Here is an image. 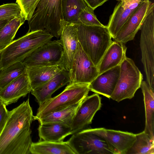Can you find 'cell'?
Returning a JSON list of instances; mask_svg holds the SVG:
<instances>
[{
  "label": "cell",
  "mask_w": 154,
  "mask_h": 154,
  "mask_svg": "<svg viewBox=\"0 0 154 154\" xmlns=\"http://www.w3.org/2000/svg\"><path fill=\"white\" fill-rule=\"evenodd\" d=\"M33 116L29 98L8 111L0 125V154H30Z\"/></svg>",
  "instance_id": "obj_1"
},
{
  "label": "cell",
  "mask_w": 154,
  "mask_h": 154,
  "mask_svg": "<svg viewBox=\"0 0 154 154\" xmlns=\"http://www.w3.org/2000/svg\"><path fill=\"white\" fill-rule=\"evenodd\" d=\"M53 36L45 29L29 31L0 51V70L23 60Z\"/></svg>",
  "instance_id": "obj_2"
},
{
  "label": "cell",
  "mask_w": 154,
  "mask_h": 154,
  "mask_svg": "<svg viewBox=\"0 0 154 154\" xmlns=\"http://www.w3.org/2000/svg\"><path fill=\"white\" fill-rule=\"evenodd\" d=\"M78 41L97 67L113 41L107 26L74 24Z\"/></svg>",
  "instance_id": "obj_3"
},
{
  "label": "cell",
  "mask_w": 154,
  "mask_h": 154,
  "mask_svg": "<svg viewBox=\"0 0 154 154\" xmlns=\"http://www.w3.org/2000/svg\"><path fill=\"white\" fill-rule=\"evenodd\" d=\"M62 0H40L31 18L29 31L45 29L53 36L60 37L64 22Z\"/></svg>",
  "instance_id": "obj_4"
},
{
  "label": "cell",
  "mask_w": 154,
  "mask_h": 154,
  "mask_svg": "<svg viewBox=\"0 0 154 154\" xmlns=\"http://www.w3.org/2000/svg\"><path fill=\"white\" fill-rule=\"evenodd\" d=\"M89 84L69 83L61 93L39 106L36 115L33 116V120L81 103L90 91Z\"/></svg>",
  "instance_id": "obj_5"
},
{
  "label": "cell",
  "mask_w": 154,
  "mask_h": 154,
  "mask_svg": "<svg viewBox=\"0 0 154 154\" xmlns=\"http://www.w3.org/2000/svg\"><path fill=\"white\" fill-rule=\"evenodd\" d=\"M120 66L119 77L110 97L118 102L132 98L143 79L142 74L131 59L126 57Z\"/></svg>",
  "instance_id": "obj_6"
},
{
  "label": "cell",
  "mask_w": 154,
  "mask_h": 154,
  "mask_svg": "<svg viewBox=\"0 0 154 154\" xmlns=\"http://www.w3.org/2000/svg\"><path fill=\"white\" fill-rule=\"evenodd\" d=\"M140 47L141 61L147 82L154 90V12L151 11L146 17L140 29Z\"/></svg>",
  "instance_id": "obj_7"
},
{
  "label": "cell",
  "mask_w": 154,
  "mask_h": 154,
  "mask_svg": "<svg viewBox=\"0 0 154 154\" xmlns=\"http://www.w3.org/2000/svg\"><path fill=\"white\" fill-rule=\"evenodd\" d=\"M72 134L67 142L75 154H113L103 139L86 129Z\"/></svg>",
  "instance_id": "obj_8"
},
{
  "label": "cell",
  "mask_w": 154,
  "mask_h": 154,
  "mask_svg": "<svg viewBox=\"0 0 154 154\" xmlns=\"http://www.w3.org/2000/svg\"><path fill=\"white\" fill-rule=\"evenodd\" d=\"M69 72V83L89 84L98 75L97 67L85 52L78 42Z\"/></svg>",
  "instance_id": "obj_9"
},
{
  "label": "cell",
  "mask_w": 154,
  "mask_h": 154,
  "mask_svg": "<svg viewBox=\"0 0 154 154\" xmlns=\"http://www.w3.org/2000/svg\"><path fill=\"white\" fill-rule=\"evenodd\" d=\"M63 54L62 47L54 40L40 47L23 61L27 67L36 66H59Z\"/></svg>",
  "instance_id": "obj_10"
},
{
  "label": "cell",
  "mask_w": 154,
  "mask_h": 154,
  "mask_svg": "<svg viewBox=\"0 0 154 154\" xmlns=\"http://www.w3.org/2000/svg\"><path fill=\"white\" fill-rule=\"evenodd\" d=\"M154 10V4L149 0H142L123 26L114 40L125 44L133 40L145 18Z\"/></svg>",
  "instance_id": "obj_11"
},
{
  "label": "cell",
  "mask_w": 154,
  "mask_h": 154,
  "mask_svg": "<svg viewBox=\"0 0 154 154\" xmlns=\"http://www.w3.org/2000/svg\"><path fill=\"white\" fill-rule=\"evenodd\" d=\"M86 129L103 139L113 154H126L136 139L135 134L128 132L104 128Z\"/></svg>",
  "instance_id": "obj_12"
},
{
  "label": "cell",
  "mask_w": 154,
  "mask_h": 154,
  "mask_svg": "<svg viewBox=\"0 0 154 154\" xmlns=\"http://www.w3.org/2000/svg\"><path fill=\"white\" fill-rule=\"evenodd\" d=\"M101 106V98L97 93L88 96L81 102L70 125L72 134L84 129L91 124L94 116Z\"/></svg>",
  "instance_id": "obj_13"
},
{
  "label": "cell",
  "mask_w": 154,
  "mask_h": 154,
  "mask_svg": "<svg viewBox=\"0 0 154 154\" xmlns=\"http://www.w3.org/2000/svg\"><path fill=\"white\" fill-rule=\"evenodd\" d=\"M57 40L63 49L62 59L59 66L69 72L79 42L74 24L64 22L60 39Z\"/></svg>",
  "instance_id": "obj_14"
},
{
  "label": "cell",
  "mask_w": 154,
  "mask_h": 154,
  "mask_svg": "<svg viewBox=\"0 0 154 154\" xmlns=\"http://www.w3.org/2000/svg\"><path fill=\"white\" fill-rule=\"evenodd\" d=\"M143 0H121L115 6L107 26L114 39L128 18Z\"/></svg>",
  "instance_id": "obj_15"
},
{
  "label": "cell",
  "mask_w": 154,
  "mask_h": 154,
  "mask_svg": "<svg viewBox=\"0 0 154 154\" xmlns=\"http://www.w3.org/2000/svg\"><path fill=\"white\" fill-rule=\"evenodd\" d=\"M32 90L27 72L19 75L0 90V100L6 106L17 101Z\"/></svg>",
  "instance_id": "obj_16"
},
{
  "label": "cell",
  "mask_w": 154,
  "mask_h": 154,
  "mask_svg": "<svg viewBox=\"0 0 154 154\" xmlns=\"http://www.w3.org/2000/svg\"><path fill=\"white\" fill-rule=\"evenodd\" d=\"M120 73L119 65L98 75L89 84L90 91L110 98L115 88Z\"/></svg>",
  "instance_id": "obj_17"
},
{
  "label": "cell",
  "mask_w": 154,
  "mask_h": 154,
  "mask_svg": "<svg viewBox=\"0 0 154 154\" xmlns=\"http://www.w3.org/2000/svg\"><path fill=\"white\" fill-rule=\"evenodd\" d=\"M70 82L69 72L62 69L49 81L32 90L31 93L40 106L51 98L56 91Z\"/></svg>",
  "instance_id": "obj_18"
},
{
  "label": "cell",
  "mask_w": 154,
  "mask_h": 154,
  "mask_svg": "<svg viewBox=\"0 0 154 154\" xmlns=\"http://www.w3.org/2000/svg\"><path fill=\"white\" fill-rule=\"evenodd\" d=\"M125 44L113 41L97 66L98 75L120 65L126 57L127 47Z\"/></svg>",
  "instance_id": "obj_19"
},
{
  "label": "cell",
  "mask_w": 154,
  "mask_h": 154,
  "mask_svg": "<svg viewBox=\"0 0 154 154\" xmlns=\"http://www.w3.org/2000/svg\"><path fill=\"white\" fill-rule=\"evenodd\" d=\"M38 130L40 140L61 142L67 136L72 134L70 126L63 123L39 124Z\"/></svg>",
  "instance_id": "obj_20"
},
{
  "label": "cell",
  "mask_w": 154,
  "mask_h": 154,
  "mask_svg": "<svg viewBox=\"0 0 154 154\" xmlns=\"http://www.w3.org/2000/svg\"><path fill=\"white\" fill-rule=\"evenodd\" d=\"M140 88L143 96L145 113L143 131L154 140V90L145 81H142Z\"/></svg>",
  "instance_id": "obj_21"
},
{
  "label": "cell",
  "mask_w": 154,
  "mask_h": 154,
  "mask_svg": "<svg viewBox=\"0 0 154 154\" xmlns=\"http://www.w3.org/2000/svg\"><path fill=\"white\" fill-rule=\"evenodd\" d=\"M62 69L57 66L27 67L26 72L32 90L49 81Z\"/></svg>",
  "instance_id": "obj_22"
},
{
  "label": "cell",
  "mask_w": 154,
  "mask_h": 154,
  "mask_svg": "<svg viewBox=\"0 0 154 154\" xmlns=\"http://www.w3.org/2000/svg\"><path fill=\"white\" fill-rule=\"evenodd\" d=\"M29 151L32 154H75L67 141L55 142L40 140L32 142Z\"/></svg>",
  "instance_id": "obj_23"
},
{
  "label": "cell",
  "mask_w": 154,
  "mask_h": 154,
  "mask_svg": "<svg viewBox=\"0 0 154 154\" xmlns=\"http://www.w3.org/2000/svg\"><path fill=\"white\" fill-rule=\"evenodd\" d=\"M87 6L84 0H62V13L63 21L74 24L79 23L80 14Z\"/></svg>",
  "instance_id": "obj_24"
},
{
  "label": "cell",
  "mask_w": 154,
  "mask_h": 154,
  "mask_svg": "<svg viewBox=\"0 0 154 154\" xmlns=\"http://www.w3.org/2000/svg\"><path fill=\"white\" fill-rule=\"evenodd\" d=\"M80 103L50 113L36 120L39 124L57 122L65 124L70 126L73 118Z\"/></svg>",
  "instance_id": "obj_25"
},
{
  "label": "cell",
  "mask_w": 154,
  "mask_h": 154,
  "mask_svg": "<svg viewBox=\"0 0 154 154\" xmlns=\"http://www.w3.org/2000/svg\"><path fill=\"white\" fill-rule=\"evenodd\" d=\"M26 20L24 18L11 19L0 31V51L11 44L18 29Z\"/></svg>",
  "instance_id": "obj_26"
},
{
  "label": "cell",
  "mask_w": 154,
  "mask_h": 154,
  "mask_svg": "<svg viewBox=\"0 0 154 154\" xmlns=\"http://www.w3.org/2000/svg\"><path fill=\"white\" fill-rule=\"evenodd\" d=\"M135 135V140L126 154H154V140L144 131Z\"/></svg>",
  "instance_id": "obj_27"
},
{
  "label": "cell",
  "mask_w": 154,
  "mask_h": 154,
  "mask_svg": "<svg viewBox=\"0 0 154 154\" xmlns=\"http://www.w3.org/2000/svg\"><path fill=\"white\" fill-rule=\"evenodd\" d=\"M27 68L23 62H20L0 70V90L19 75L26 72Z\"/></svg>",
  "instance_id": "obj_28"
},
{
  "label": "cell",
  "mask_w": 154,
  "mask_h": 154,
  "mask_svg": "<svg viewBox=\"0 0 154 154\" xmlns=\"http://www.w3.org/2000/svg\"><path fill=\"white\" fill-rule=\"evenodd\" d=\"M14 17L24 18L20 6L17 3H7L0 5V20Z\"/></svg>",
  "instance_id": "obj_29"
},
{
  "label": "cell",
  "mask_w": 154,
  "mask_h": 154,
  "mask_svg": "<svg viewBox=\"0 0 154 154\" xmlns=\"http://www.w3.org/2000/svg\"><path fill=\"white\" fill-rule=\"evenodd\" d=\"M79 19V22L87 26H104L97 19L94 13V10L88 6L80 13Z\"/></svg>",
  "instance_id": "obj_30"
},
{
  "label": "cell",
  "mask_w": 154,
  "mask_h": 154,
  "mask_svg": "<svg viewBox=\"0 0 154 154\" xmlns=\"http://www.w3.org/2000/svg\"><path fill=\"white\" fill-rule=\"evenodd\" d=\"M40 0H16L20 6L26 20L29 21Z\"/></svg>",
  "instance_id": "obj_31"
},
{
  "label": "cell",
  "mask_w": 154,
  "mask_h": 154,
  "mask_svg": "<svg viewBox=\"0 0 154 154\" xmlns=\"http://www.w3.org/2000/svg\"><path fill=\"white\" fill-rule=\"evenodd\" d=\"M108 0H84L87 5L94 10Z\"/></svg>",
  "instance_id": "obj_32"
},
{
  "label": "cell",
  "mask_w": 154,
  "mask_h": 154,
  "mask_svg": "<svg viewBox=\"0 0 154 154\" xmlns=\"http://www.w3.org/2000/svg\"><path fill=\"white\" fill-rule=\"evenodd\" d=\"M6 106L1 101L0 103V125L7 118L9 111Z\"/></svg>",
  "instance_id": "obj_33"
},
{
  "label": "cell",
  "mask_w": 154,
  "mask_h": 154,
  "mask_svg": "<svg viewBox=\"0 0 154 154\" xmlns=\"http://www.w3.org/2000/svg\"><path fill=\"white\" fill-rule=\"evenodd\" d=\"M11 19L0 20V31Z\"/></svg>",
  "instance_id": "obj_34"
},
{
  "label": "cell",
  "mask_w": 154,
  "mask_h": 154,
  "mask_svg": "<svg viewBox=\"0 0 154 154\" xmlns=\"http://www.w3.org/2000/svg\"><path fill=\"white\" fill-rule=\"evenodd\" d=\"M117 0V1H120V0Z\"/></svg>",
  "instance_id": "obj_35"
},
{
  "label": "cell",
  "mask_w": 154,
  "mask_h": 154,
  "mask_svg": "<svg viewBox=\"0 0 154 154\" xmlns=\"http://www.w3.org/2000/svg\"><path fill=\"white\" fill-rule=\"evenodd\" d=\"M0 102H1V101L0 100Z\"/></svg>",
  "instance_id": "obj_36"
}]
</instances>
